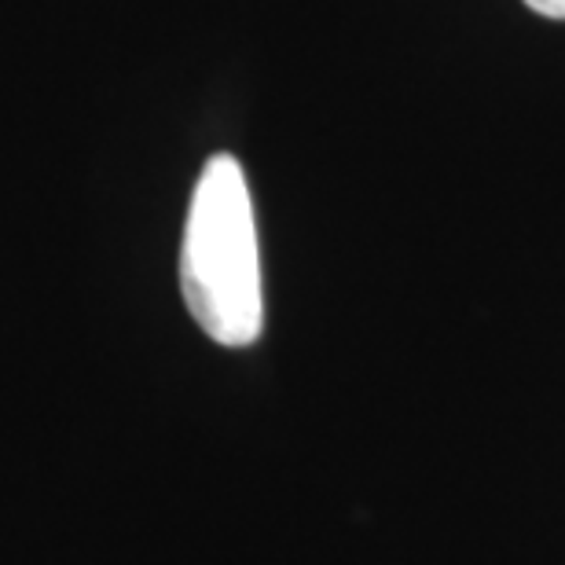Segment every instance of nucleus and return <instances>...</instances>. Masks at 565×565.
I'll return each instance as SVG.
<instances>
[{
	"mask_svg": "<svg viewBox=\"0 0 565 565\" xmlns=\"http://www.w3.org/2000/svg\"><path fill=\"white\" fill-rule=\"evenodd\" d=\"M536 15H547V19H565V0H525Z\"/></svg>",
	"mask_w": 565,
	"mask_h": 565,
	"instance_id": "nucleus-2",
	"label": "nucleus"
},
{
	"mask_svg": "<svg viewBox=\"0 0 565 565\" xmlns=\"http://www.w3.org/2000/svg\"><path fill=\"white\" fill-rule=\"evenodd\" d=\"M180 287L188 312L217 345L246 349L262 338L265 294L254 202L232 154H213L191 191Z\"/></svg>",
	"mask_w": 565,
	"mask_h": 565,
	"instance_id": "nucleus-1",
	"label": "nucleus"
}]
</instances>
